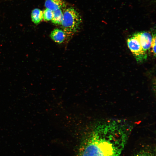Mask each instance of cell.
<instances>
[{"instance_id":"1","label":"cell","mask_w":156,"mask_h":156,"mask_svg":"<svg viewBox=\"0 0 156 156\" xmlns=\"http://www.w3.org/2000/svg\"><path fill=\"white\" fill-rule=\"evenodd\" d=\"M126 140L122 134H95L82 145L78 156H121Z\"/></svg>"},{"instance_id":"2","label":"cell","mask_w":156,"mask_h":156,"mask_svg":"<svg viewBox=\"0 0 156 156\" xmlns=\"http://www.w3.org/2000/svg\"><path fill=\"white\" fill-rule=\"evenodd\" d=\"M81 22L79 13L75 9L70 7L64 11L60 25L66 36L70 37L77 31Z\"/></svg>"},{"instance_id":"3","label":"cell","mask_w":156,"mask_h":156,"mask_svg":"<svg viewBox=\"0 0 156 156\" xmlns=\"http://www.w3.org/2000/svg\"><path fill=\"white\" fill-rule=\"evenodd\" d=\"M127 43L128 47L138 62H142L146 59L147 54L142 50L136 33L127 39Z\"/></svg>"},{"instance_id":"4","label":"cell","mask_w":156,"mask_h":156,"mask_svg":"<svg viewBox=\"0 0 156 156\" xmlns=\"http://www.w3.org/2000/svg\"><path fill=\"white\" fill-rule=\"evenodd\" d=\"M142 50L147 54V51L151 48L152 36L151 34L147 31L136 33Z\"/></svg>"},{"instance_id":"5","label":"cell","mask_w":156,"mask_h":156,"mask_svg":"<svg viewBox=\"0 0 156 156\" xmlns=\"http://www.w3.org/2000/svg\"><path fill=\"white\" fill-rule=\"evenodd\" d=\"M66 5L64 0H45L44 3L46 8L53 11L64 7Z\"/></svg>"},{"instance_id":"6","label":"cell","mask_w":156,"mask_h":156,"mask_svg":"<svg viewBox=\"0 0 156 156\" xmlns=\"http://www.w3.org/2000/svg\"><path fill=\"white\" fill-rule=\"evenodd\" d=\"M66 35L63 30L56 28L53 30L50 34L51 38L55 42L61 44L64 41Z\"/></svg>"},{"instance_id":"7","label":"cell","mask_w":156,"mask_h":156,"mask_svg":"<svg viewBox=\"0 0 156 156\" xmlns=\"http://www.w3.org/2000/svg\"><path fill=\"white\" fill-rule=\"evenodd\" d=\"M155 148L148 146L142 148L133 156H155Z\"/></svg>"},{"instance_id":"8","label":"cell","mask_w":156,"mask_h":156,"mask_svg":"<svg viewBox=\"0 0 156 156\" xmlns=\"http://www.w3.org/2000/svg\"><path fill=\"white\" fill-rule=\"evenodd\" d=\"M31 18L32 22L35 24L39 23L43 19V12L38 8H35L32 11Z\"/></svg>"},{"instance_id":"9","label":"cell","mask_w":156,"mask_h":156,"mask_svg":"<svg viewBox=\"0 0 156 156\" xmlns=\"http://www.w3.org/2000/svg\"><path fill=\"white\" fill-rule=\"evenodd\" d=\"M63 13L61 9L53 11L52 22L55 24L60 25L63 19Z\"/></svg>"},{"instance_id":"10","label":"cell","mask_w":156,"mask_h":156,"mask_svg":"<svg viewBox=\"0 0 156 156\" xmlns=\"http://www.w3.org/2000/svg\"><path fill=\"white\" fill-rule=\"evenodd\" d=\"M43 12V18L44 21H48L51 20L53 16V11L46 8Z\"/></svg>"},{"instance_id":"11","label":"cell","mask_w":156,"mask_h":156,"mask_svg":"<svg viewBox=\"0 0 156 156\" xmlns=\"http://www.w3.org/2000/svg\"><path fill=\"white\" fill-rule=\"evenodd\" d=\"M151 48V52L153 55L155 56L156 55V36L155 35H153L152 36V40Z\"/></svg>"}]
</instances>
